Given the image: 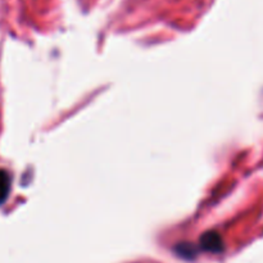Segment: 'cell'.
<instances>
[{"instance_id":"7a4b0ae2","label":"cell","mask_w":263,"mask_h":263,"mask_svg":"<svg viewBox=\"0 0 263 263\" xmlns=\"http://www.w3.org/2000/svg\"><path fill=\"white\" fill-rule=\"evenodd\" d=\"M10 189V176L7 171L0 170V204L5 202Z\"/></svg>"},{"instance_id":"6da1fadb","label":"cell","mask_w":263,"mask_h":263,"mask_svg":"<svg viewBox=\"0 0 263 263\" xmlns=\"http://www.w3.org/2000/svg\"><path fill=\"white\" fill-rule=\"evenodd\" d=\"M202 247L208 252H217L222 251V243L217 234L208 233L202 238Z\"/></svg>"}]
</instances>
